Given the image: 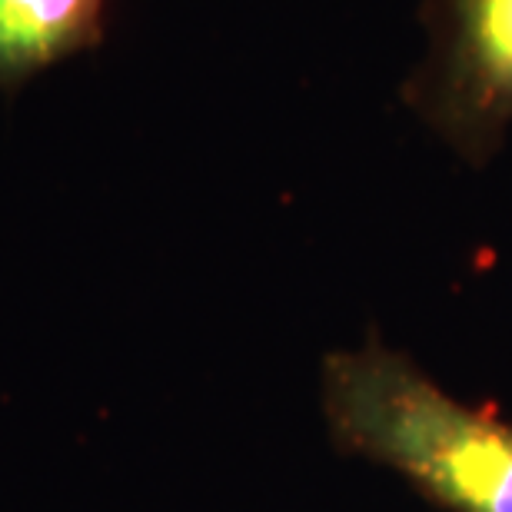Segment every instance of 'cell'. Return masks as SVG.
<instances>
[{
    "instance_id": "3",
    "label": "cell",
    "mask_w": 512,
    "mask_h": 512,
    "mask_svg": "<svg viewBox=\"0 0 512 512\" xmlns=\"http://www.w3.org/2000/svg\"><path fill=\"white\" fill-rule=\"evenodd\" d=\"M107 0H0V87L104 40Z\"/></svg>"
},
{
    "instance_id": "1",
    "label": "cell",
    "mask_w": 512,
    "mask_h": 512,
    "mask_svg": "<svg viewBox=\"0 0 512 512\" xmlns=\"http://www.w3.org/2000/svg\"><path fill=\"white\" fill-rule=\"evenodd\" d=\"M323 413L343 453L380 463L446 512H512V423L436 386L370 340L323 363Z\"/></svg>"
},
{
    "instance_id": "2",
    "label": "cell",
    "mask_w": 512,
    "mask_h": 512,
    "mask_svg": "<svg viewBox=\"0 0 512 512\" xmlns=\"http://www.w3.org/2000/svg\"><path fill=\"white\" fill-rule=\"evenodd\" d=\"M419 110L469 160L512 127V0H433V54Z\"/></svg>"
}]
</instances>
